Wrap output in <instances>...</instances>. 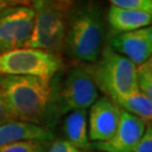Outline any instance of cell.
<instances>
[{"instance_id":"obj_9","label":"cell","mask_w":152,"mask_h":152,"mask_svg":"<svg viewBox=\"0 0 152 152\" xmlns=\"http://www.w3.org/2000/svg\"><path fill=\"white\" fill-rule=\"evenodd\" d=\"M89 108L87 117L90 142L109 140L120 124L123 109L107 96L97 98Z\"/></svg>"},{"instance_id":"obj_1","label":"cell","mask_w":152,"mask_h":152,"mask_svg":"<svg viewBox=\"0 0 152 152\" xmlns=\"http://www.w3.org/2000/svg\"><path fill=\"white\" fill-rule=\"evenodd\" d=\"M51 80L29 76H0V86L14 120L36 125L49 120L53 96Z\"/></svg>"},{"instance_id":"obj_16","label":"cell","mask_w":152,"mask_h":152,"mask_svg":"<svg viewBox=\"0 0 152 152\" xmlns=\"http://www.w3.org/2000/svg\"><path fill=\"white\" fill-rule=\"evenodd\" d=\"M51 141L23 140L0 147V152H46Z\"/></svg>"},{"instance_id":"obj_22","label":"cell","mask_w":152,"mask_h":152,"mask_svg":"<svg viewBox=\"0 0 152 152\" xmlns=\"http://www.w3.org/2000/svg\"><path fill=\"white\" fill-rule=\"evenodd\" d=\"M55 1L66 10H69L71 7L77 2V0H55Z\"/></svg>"},{"instance_id":"obj_17","label":"cell","mask_w":152,"mask_h":152,"mask_svg":"<svg viewBox=\"0 0 152 152\" xmlns=\"http://www.w3.org/2000/svg\"><path fill=\"white\" fill-rule=\"evenodd\" d=\"M114 7L152 12V0H109Z\"/></svg>"},{"instance_id":"obj_5","label":"cell","mask_w":152,"mask_h":152,"mask_svg":"<svg viewBox=\"0 0 152 152\" xmlns=\"http://www.w3.org/2000/svg\"><path fill=\"white\" fill-rule=\"evenodd\" d=\"M97 98L98 88L87 68L73 66L56 94L53 87L49 116L55 118L72 110H87Z\"/></svg>"},{"instance_id":"obj_13","label":"cell","mask_w":152,"mask_h":152,"mask_svg":"<svg viewBox=\"0 0 152 152\" xmlns=\"http://www.w3.org/2000/svg\"><path fill=\"white\" fill-rule=\"evenodd\" d=\"M63 133L66 141L79 150L89 151L90 140L88 135L87 110H72L68 113L63 122Z\"/></svg>"},{"instance_id":"obj_19","label":"cell","mask_w":152,"mask_h":152,"mask_svg":"<svg viewBox=\"0 0 152 152\" xmlns=\"http://www.w3.org/2000/svg\"><path fill=\"white\" fill-rule=\"evenodd\" d=\"M133 152H152V127L150 123L145 129L141 141L139 142Z\"/></svg>"},{"instance_id":"obj_14","label":"cell","mask_w":152,"mask_h":152,"mask_svg":"<svg viewBox=\"0 0 152 152\" xmlns=\"http://www.w3.org/2000/svg\"><path fill=\"white\" fill-rule=\"evenodd\" d=\"M121 108L140 117L147 123H150L152 118V98H149L141 91L136 90L126 96L120 97L114 100Z\"/></svg>"},{"instance_id":"obj_6","label":"cell","mask_w":152,"mask_h":152,"mask_svg":"<svg viewBox=\"0 0 152 152\" xmlns=\"http://www.w3.org/2000/svg\"><path fill=\"white\" fill-rule=\"evenodd\" d=\"M63 68V61L58 53L20 48L0 54V76H29L52 79Z\"/></svg>"},{"instance_id":"obj_12","label":"cell","mask_w":152,"mask_h":152,"mask_svg":"<svg viewBox=\"0 0 152 152\" xmlns=\"http://www.w3.org/2000/svg\"><path fill=\"white\" fill-rule=\"evenodd\" d=\"M152 12L133 9H123L112 6L107 12V23L110 28L109 34L135 31L151 26Z\"/></svg>"},{"instance_id":"obj_21","label":"cell","mask_w":152,"mask_h":152,"mask_svg":"<svg viewBox=\"0 0 152 152\" xmlns=\"http://www.w3.org/2000/svg\"><path fill=\"white\" fill-rule=\"evenodd\" d=\"M29 0H0V10L15 5H27Z\"/></svg>"},{"instance_id":"obj_11","label":"cell","mask_w":152,"mask_h":152,"mask_svg":"<svg viewBox=\"0 0 152 152\" xmlns=\"http://www.w3.org/2000/svg\"><path fill=\"white\" fill-rule=\"evenodd\" d=\"M54 135L49 127L43 125L11 121L0 125V147L23 140H45L52 141Z\"/></svg>"},{"instance_id":"obj_2","label":"cell","mask_w":152,"mask_h":152,"mask_svg":"<svg viewBox=\"0 0 152 152\" xmlns=\"http://www.w3.org/2000/svg\"><path fill=\"white\" fill-rule=\"evenodd\" d=\"M105 22L100 7L92 0H77L68 10L65 51L86 63L98 60L104 49Z\"/></svg>"},{"instance_id":"obj_8","label":"cell","mask_w":152,"mask_h":152,"mask_svg":"<svg viewBox=\"0 0 152 152\" xmlns=\"http://www.w3.org/2000/svg\"><path fill=\"white\" fill-rule=\"evenodd\" d=\"M148 123L123 110L120 124L113 136L103 142H90V150L102 152H133L141 141Z\"/></svg>"},{"instance_id":"obj_18","label":"cell","mask_w":152,"mask_h":152,"mask_svg":"<svg viewBox=\"0 0 152 152\" xmlns=\"http://www.w3.org/2000/svg\"><path fill=\"white\" fill-rule=\"evenodd\" d=\"M46 152H82L66 140H55L50 143Z\"/></svg>"},{"instance_id":"obj_15","label":"cell","mask_w":152,"mask_h":152,"mask_svg":"<svg viewBox=\"0 0 152 152\" xmlns=\"http://www.w3.org/2000/svg\"><path fill=\"white\" fill-rule=\"evenodd\" d=\"M135 78L137 90L152 98V60L144 61L135 68Z\"/></svg>"},{"instance_id":"obj_20","label":"cell","mask_w":152,"mask_h":152,"mask_svg":"<svg viewBox=\"0 0 152 152\" xmlns=\"http://www.w3.org/2000/svg\"><path fill=\"white\" fill-rule=\"evenodd\" d=\"M11 121H14V118H12L10 112L8 109L5 95L2 91V88L0 86V125L11 122Z\"/></svg>"},{"instance_id":"obj_4","label":"cell","mask_w":152,"mask_h":152,"mask_svg":"<svg viewBox=\"0 0 152 152\" xmlns=\"http://www.w3.org/2000/svg\"><path fill=\"white\" fill-rule=\"evenodd\" d=\"M34 25L27 46L60 53L65 49L68 10L55 0H29Z\"/></svg>"},{"instance_id":"obj_10","label":"cell","mask_w":152,"mask_h":152,"mask_svg":"<svg viewBox=\"0 0 152 152\" xmlns=\"http://www.w3.org/2000/svg\"><path fill=\"white\" fill-rule=\"evenodd\" d=\"M108 46L116 53L123 55L135 65L151 59L152 28L142 27L135 31L109 34Z\"/></svg>"},{"instance_id":"obj_3","label":"cell","mask_w":152,"mask_h":152,"mask_svg":"<svg viewBox=\"0 0 152 152\" xmlns=\"http://www.w3.org/2000/svg\"><path fill=\"white\" fill-rule=\"evenodd\" d=\"M136 65L123 55L104 46L97 61L90 63L87 70L98 90L110 99H117L137 90Z\"/></svg>"},{"instance_id":"obj_7","label":"cell","mask_w":152,"mask_h":152,"mask_svg":"<svg viewBox=\"0 0 152 152\" xmlns=\"http://www.w3.org/2000/svg\"><path fill=\"white\" fill-rule=\"evenodd\" d=\"M34 25V11L28 5L0 10V54L27 46Z\"/></svg>"},{"instance_id":"obj_23","label":"cell","mask_w":152,"mask_h":152,"mask_svg":"<svg viewBox=\"0 0 152 152\" xmlns=\"http://www.w3.org/2000/svg\"><path fill=\"white\" fill-rule=\"evenodd\" d=\"M87 152H102V151H96V150H89V151Z\"/></svg>"}]
</instances>
